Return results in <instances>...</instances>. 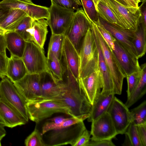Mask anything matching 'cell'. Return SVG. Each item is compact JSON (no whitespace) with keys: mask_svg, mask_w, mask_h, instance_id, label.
<instances>
[{"mask_svg":"<svg viewBox=\"0 0 146 146\" xmlns=\"http://www.w3.org/2000/svg\"><path fill=\"white\" fill-rule=\"evenodd\" d=\"M7 31L0 27V34L4 35Z\"/></svg>","mask_w":146,"mask_h":146,"instance_id":"50","label":"cell"},{"mask_svg":"<svg viewBox=\"0 0 146 146\" xmlns=\"http://www.w3.org/2000/svg\"><path fill=\"white\" fill-rule=\"evenodd\" d=\"M26 108L29 119L36 123L61 113L69 115L68 108L53 99H41L27 102Z\"/></svg>","mask_w":146,"mask_h":146,"instance_id":"3","label":"cell"},{"mask_svg":"<svg viewBox=\"0 0 146 146\" xmlns=\"http://www.w3.org/2000/svg\"><path fill=\"white\" fill-rule=\"evenodd\" d=\"M19 1H22L23 2H24L26 3H33L31 0H18Z\"/></svg>","mask_w":146,"mask_h":146,"instance_id":"52","label":"cell"},{"mask_svg":"<svg viewBox=\"0 0 146 146\" xmlns=\"http://www.w3.org/2000/svg\"><path fill=\"white\" fill-rule=\"evenodd\" d=\"M107 112L117 134H125L131 121L130 112L128 108L114 96Z\"/></svg>","mask_w":146,"mask_h":146,"instance_id":"11","label":"cell"},{"mask_svg":"<svg viewBox=\"0 0 146 146\" xmlns=\"http://www.w3.org/2000/svg\"><path fill=\"white\" fill-rule=\"evenodd\" d=\"M96 9L99 17L109 23L120 27L114 15L102 1L100 0Z\"/></svg>","mask_w":146,"mask_h":146,"instance_id":"30","label":"cell"},{"mask_svg":"<svg viewBox=\"0 0 146 146\" xmlns=\"http://www.w3.org/2000/svg\"><path fill=\"white\" fill-rule=\"evenodd\" d=\"M99 21L116 40L121 44L132 55L138 58L133 44L135 32L109 23L99 16Z\"/></svg>","mask_w":146,"mask_h":146,"instance_id":"15","label":"cell"},{"mask_svg":"<svg viewBox=\"0 0 146 146\" xmlns=\"http://www.w3.org/2000/svg\"><path fill=\"white\" fill-rule=\"evenodd\" d=\"M90 131L86 129L84 130L73 146H86L90 140Z\"/></svg>","mask_w":146,"mask_h":146,"instance_id":"40","label":"cell"},{"mask_svg":"<svg viewBox=\"0 0 146 146\" xmlns=\"http://www.w3.org/2000/svg\"><path fill=\"white\" fill-rule=\"evenodd\" d=\"M0 98L28 121L27 102L6 76L0 82Z\"/></svg>","mask_w":146,"mask_h":146,"instance_id":"9","label":"cell"},{"mask_svg":"<svg viewBox=\"0 0 146 146\" xmlns=\"http://www.w3.org/2000/svg\"><path fill=\"white\" fill-rule=\"evenodd\" d=\"M25 144L26 146H45L40 131L36 127L25 139Z\"/></svg>","mask_w":146,"mask_h":146,"instance_id":"37","label":"cell"},{"mask_svg":"<svg viewBox=\"0 0 146 146\" xmlns=\"http://www.w3.org/2000/svg\"><path fill=\"white\" fill-rule=\"evenodd\" d=\"M6 49L4 35L0 34V52L6 53Z\"/></svg>","mask_w":146,"mask_h":146,"instance_id":"45","label":"cell"},{"mask_svg":"<svg viewBox=\"0 0 146 146\" xmlns=\"http://www.w3.org/2000/svg\"><path fill=\"white\" fill-rule=\"evenodd\" d=\"M27 16L21 10L17 9H9L0 21V27L7 31H13L24 18Z\"/></svg>","mask_w":146,"mask_h":146,"instance_id":"25","label":"cell"},{"mask_svg":"<svg viewBox=\"0 0 146 146\" xmlns=\"http://www.w3.org/2000/svg\"><path fill=\"white\" fill-rule=\"evenodd\" d=\"M142 3L139 7L141 14L140 19L141 23L146 27V0H142Z\"/></svg>","mask_w":146,"mask_h":146,"instance_id":"44","label":"cell"},{"mask_svg":"<svg viewBox=\"0 0 146 146\" xmlns=\"http://www.w3.org/2000/svg\"><path fill=\"white\" fill-rule=\"evenodd\" d=\"M46 20L44 19L34 20L31 27L27 30L29 41H32L41 48L44 46L48 31Z\"/></svg>","mask_w":146,"mask_h":146,"instance_id":"21","label":"cell"},{"mask_svg":"<svg viewBox=\"0 0 146 146\" xmlns=\"http://www.w3.org/2000/svg\"><path fill=\"white\" fill-rule=\"evenodd\" d=\"M28 73L22 58L11 55L9 59L6 76L13 83L21 80Z\"/></svg>","mask_w":146,"mask_h":146,"instance_id":"24","label":"cell"},{"mask_svg":"<svg viewBox=\"0 0 146 146\" xmlns=\"http://www.w3.org/2000/svg\"><path fill=\"white\" fill-rule=\"evenodd\" d=\"M112 51L126 77L127 75L141 69L138 59L132 55L116 40Z\"/></svg>","mask_w":146,"mask_h":146,"instance_id":"16","label":"cell"},{"mask_svg":"<svg viewBox=\"0 0 146 146\" xmlns=\"http://www.w3.org/2000/svg\"><path fill=\"white\" fill-rule=\"evenodd\" d=\"M139 71L133 72L126 76L127 88L126 91L127 98L131 95L137 86L139 81L142 73V69Z\"/></svg>","mask_w":146,"mask_h":146,"instance_id":"38","label":"cell"},{"mask_svg":"<svg viewBox=\"0 0 146 146\" xmlns=\"http://www.w3.org/2000/svg\"><path fill=\"white\" fill-rule=\"evenodd\" d=\"M62 116H58L50 118H47L40 122V128L36 127L40 131L42 135L50 130L55 129L60 127L66 119Z\"/></svg>","mask_w":146,"mask_h":146,"instance_id":"31","label":"cell"},{"mask_svg":"<svg viewBox=\"0 0 146 146\" xmlns=\"http://www.w3.org/2000/svg\"><path fill=\"white\" fill-rule=\"evenodd\" d=\"M74 11L51 4L46 21L52 34L64 35L72 20Z\"/></svg>","mask_w":146,"mask_h":146,"instance_id":"10","label":"cell"},{"mask_svg":"<svg viewBox=\"0 0 146 146\" xmlns=\"http://www.w3.org/2000/svg\"><path fill=\"white\" fill-rule=\"evenodd\" d=\"M132 42L139 59L143 56L146 51V27L141 22L135 32Z\"/></svg>","mask_w":146,"mask_h":146,"instance_id":"27","label":"cell"},{"mask_svg":"<svg viewBox=\"0 0 146 146\" xmlns=\"http://www.w3.org/2000/svg\"><path fill=\"white\" fill-rule=\"evenodd\" d=\"M91 31L98 52V68L101 74L102 83V88L101 93H113V86L110 73L97 38L94 33Z\"/></svg>","mask_w":146,"mask_h":146,"instance_id":"19","label":"cell"},{"mask_svg":"<svg viewBox=\"0 0 146 146\" xmlns=\"http://www.w3.org/2000/svg\"><path fill=\"white\" fill-rule=\"evenodd\" d=\"M141 67L142 73L139 82L131 95L127 98L125 105L129 108L141 98L146 92V64L145 63Z\"/></svg>","mask_w":146,"mask_h":146,"instance_id":"26","label":"cell"},{"mask_svg":"<svg viewBox=\"0 0 146 146\" xmlns=\"http://www.w3.org/2000/svg\"><path fill=\"white\" fill-rule=\"evenodd\" d=\"M137 129L142 146H146V123L137 125Z\"/></svg>","mask_w":146,"mask_h":146,"instance_id":"43","label":"cell"},{"mask_svg":"<svg viewBox=\"0 0 146 146\" xmlns=\"http://www.w3.org/2000/svg\"><path fill=\"white\" fill-rule=\"evenodd\" d=\"M93 22L96 25L100 33L110 49L113 50L114 48V42L115 39L101 24L99 19L97 21Z\"/></svg>","mask_w":146,"mask_h":146,"instance_id":"36","label":"cell"},{"mask_svg":"<svg viewBox=\"0 0 146 146\" xmlns=\"http://www.w3.org/2000/svg\"><path fill=\"white\" fill-rule=\"evenodd\" d=\"M8 11L3 10L0 8V21L5 17Z\"/></svg>","mask_w":146,"mask_h":146,"instance_id":"48","label":"cell"},{"mask_svg":"<svg viewBox=\"0 0 146 146\" xmlns=\"http://www.w3.org/2000/svg\"><path fill=\"white\" fill-rule=\"evenodd\" d=\"M94 3L95 8L100 0H92Z\"/></svg>","mask_w":146,"mask_h":146,"instance_id":"51","label":"cell"},{"mask_svg":"<svg viewBox=\"0 0 146 146\" xmlns=\"http://www.w3.org/2000/svg\"><path fill=\"white\" fill-rule=\"evenodd\" d=\"M80 86L92 105L102 88V78L98 68L84 78H79Z\"/></svg>","mask_w":146,"mask_h":146,"instance_id":"14","label":"cell"},{"mask_svg":"<svg viewBox=\"0 0 146 146\" xmlns=\"http://www.w3.org/2000/svg\"><path fill=\"white\" fill-rule=\"evenodd\" d=\"M4 36L6 48L9 51L11 55L21 58L26 41L14 31H7Z\"/></svg>","mask_w":146,"mask_h":146,"instance_id":"23","label":"cell"},{"mask_svg":"<svg viewBox=\"0 0 146 146\" xmlns=\"http://www.w3.org/2000/svg\"><path fill=\"white\" fill-rule=\"evenodd\" d=\"M13 84L27 102L40 99V74L28 73L21 80Z\"/></svg>","mask_w":146,"mask_h":146,"instance_id":"12","label":"cell"},{"mask_svg":"<svg viewBox=\"0 0 146 146\" xmlns=\"http://www.w3.org/2000/svg\"><path fill=\"white\" fill-rule=\"evenodd\" d=\"M60 92L53 99L65 105L69 115L84 121L89 117L92 107L78 81L71 71L66 67L63 80L60 82Z\"/></svg>","mask_w":146,"mask_h":146,"instance_id":"1","label":"cell"},{"mask_svg":"<svg viewBox=\"0 0 146 146\" xmlns=\"http://www.w3.org/2000/svg\"><path fill=\"white\" fill-rule=\"evenodd\" d=\"M120 3L122 4L123 5L127 6L129 7L128 5L127 4V3L124 0H115Z\"/></svg>","mask_w":146,"mask_h":146,"instance_id":"49","label":"cell"},{"mask_svg":"<svg viewBox=\"0 0 146 146\" xmlns=\"http://www.w3.org/2000/svg\"><path fill=\"white\" fill-rule=\"evenodd\" d=\"M34 20L29 16H26L13 31L18 33L26 41H29V35L27 31L31 27Z\"/></svg>","mask_w":146,"mask_h":146,"instance_id":"33","label":"cell"},{"mask_svg":"<svg viewBox=\"0 0 146 146\" xmlns=\"http://www.w3.org/2000/svg\"><path fill=\"white\" fill-rule=\"evenodd\" d=\"M111 10L119 26L122 28L135 31L141 17L139 8L127 7L115 0H101Z\"/></svg>","mask_w":146,"mask_h":146,"instance_id":"6","label":"cell"},{"mask_svg":"<svg viewBox=\"0 0 146 146\" xmlns=\"http://www.w3.org/2000/svg\"><path fill=\"white\" fill-rule=\"evenodd\" d=\"M79 5H82V3L80 0H74Z\"/></svg>","mask_w":146,"mask_h":146,"instance_id":"53","label":"cell"},{"mask_svg":"<svg viewBox=\"0 0 146 146\" xmlns=\"http://www.w3.org/2000/svg\"><path fill=\"white\" fill-rule=\"evenodd\" d=\"M28 74H40L48 70L44 49L32 41H26L21 58Z\"/></svg>","mask_w":146,"mask_h":146,"instance_id":"8","label":"cell"},{"mask_svg":"<svg viewBox=\"0 0 146 146\" xmlns=\"http://www.w3.org/2000/svg\"><path fill=\"white\" fill-rule=\"evenodd\" d=\"M41 97L40 99H52L57 96L60 92V81L54 80L47 71L40 74Z\"/></svg>","mask_w":146,"mask_h":146,"instance_id":"20","label":"cell"},{"mask_svg":"<svg viewBox=\"0 0 146 146\" xmlns=\"http://www.w3.org/2000/svg\"><path fill=\"white\" fill-rule=\"evenodd\" d=\"M113 93H100L92 106L90 115L87 118L92 122L107 112L114 97Z\"/></svg>","mask_w":146,"mask_h":146,"instance_id":"22","label":"cell"},{"mask_svg":"<svg viewBox=\"0 0 146 146\" xmlns=\"http://www.w3.org/2000/svg\"><path fill=\"white\" fill-rule=\"evenodd\" d=\"M91 23V29L97 38L111 77L113 86V93L120 95L123 80L126 78V76L112 51L110 49L102 36L96 25L93 22Z\"/></svg>","mask_w":146,"mask_h":146,"instance_id":"4","label":"cell"},{"mask_svg":"<svg viewBox=\"0 0 146 146\" xmlns=\"http://www.w3.org/2000/svg\"><path fill=\"white\" fill-rule=\"evenodd\" d=\"M62 60L64 65L69 68L78 81L80 75L79 54L69 39L65 36L62 48Z\"/></svg>","mask_w":146,"mask_h":146,"instance_id":"17","label":"cell"},{"mask_svg":"<svg viewBox=\"0 0 146 146\" xmlns=\"http://www.w3.org/2000/svg\"><path fill=\"white\" fill-rule=\"evenodd\" d=\"M86 129L83 121L71 116L60 127L42 135L43 140L45 146H73Z\"/></svg>","mask_w":146,"mask_h":146,"instance_id":"2","label":"cell"},{"mask_svg":"<svg viewBox=\"0 0 146 146\" xmlns=\"http://www.w3.org/2000/svg\"><path fill=\"white\" fill-rule=\"evenodd\" d=\"M115 145L112 142V139L94 141L90 139L86 146H114Z\"/></svg>","mask_w":146,"mask_h":146,"instance_id":"42","label":"cell"},{"mask_svg":"<svg viewBox=\"0 0 146 146\" xmlns=\"http://www.w3.org/2000/svg\"><path fill=\"white\" fill-rule=\"evenodd\" d=\"M91 122V140L112 139L118 135L108 112Z\"/></svg>","mask_w":146,"mask_h":146,"instance_id":"13","label":"cell"},{"mask_svg":"<svg viewBox=\"0 0 146 146\" xmlns=\"http://www.w3.org/2000/svg\"><path fill=\"white\" fill-rule=\"evenodd\" d=\"M28 121L0 98V124L12 128L25 125Z\"/></svg>","mask_w":146,"mask_h":146,"instance_id":"18","label":"cell"},{"mask_svg":"<svg viewBox=\"0 0 146 146\" xmlns=\"http://www.w3.org/2000/svg\"><path fill=\"white\" fill-rule=\"evenodd\" d=\"M79 54V78H82L98 69V51L91 28L83 39Z\"/></svg>","mask_w":146,"mask_h":146,"instance_id":"5","label":"cell"},{"mask_svg":"<svg viewBox=\"0 0 146 146\" xmlns=\"http://www.w3.org/2000/svg\"><path fill=\"white\" fill-rule=\"evenodd\" d=\"M130 112L131 121L136 125L146 123V101L144 100Z\"/></svg>","mask_w":146,"mask_h":146,"instance_id":"32","label":"cell"},{"mask_svg":"<svg viewBox=\"0 0 146 146\" xmlns=\"http://www.w3.org/2000/svg\"><path fill=\"white\" fill-rule=\"evenodd\" d=\"M64 38L63 34H52L48 44L47 54H52L59 60H62Z\"/></svg>","mask_w":146,"mask_h":146,"instance_id":"29","label":"cell"},{"mask_svg":"<svg viewBox=\"0 0 146 146\" xmlns=\"http://www.w3.org/2000/svg\"><path fill=\"white\" fill-rule=\"evenodd\" d=\"M9 59L6 53L0 52V77L1 78L6 76Z\"/></svg>","mask_w":146,"mask_h":146,"instance_id":"41","label":"cell"},{"mask_svg":"<svg viewBox=\"0 0 146 146\" xmlns=\"http://www.w3.org/2000/svg\"><path fill=\"white\" fill-rule=\"evenodd\" d=\"M135 3L137 5H138V4L141 1V0H133Z\"/></svg>","mask_w":146,"mask_h":146,"instance_id":"54","label":"cell"},{"mask_svg":"<svg viewBox=\"0 0 146 146\" xmlns=\"http://www.w3.org/2000/svg\"><path fill=\"white\" fill-rule=\"evenodd\" d=\"M83 10L91 22H95L99 19L94 3L92 0H80Z\"/></svg>","mask_w":146,"mask_h":146,"instance_id":"35","label":"cell"},{"mask_svg":"<svg viewBox=\"0 0 146 146\" xmlns=\"http://www.w3.org/2000/svg\"><path fill=\"white\" fill-rule=\"evenodd\" d=\"M128 5L129 7L139 8L138 5L136 4L133 0H124Z\"/></svg>","mask_w":146,"mask_h":146,"instance_id":"47","label":"cell"},{"mask_svg":"<svg viewBox=\"0 0 146 146\" xmlns=\"http://www.w3.org/2000/svg\"><path fill=\"white\" fill-rule=\"evenodd\" d=\"M51 4L64 8L77 10L78 5L74 0H50Z\"/></svg>","mask_w":146,"mask_h":146,"instance_id":"39","label":"cell"},{"mask_svg":"<svg viewBox=\"0 0 146 146\" xmlns=\"http://www.w3.org/2000/svg\"><path fill=\"white\" fill-rule=\"evenodd\" d=\"M125 134L128 138L131 146H142L138 132L137 125L131 122Z\"/></svg>","mask_w":146,"mask_h":146,"instance_id":"34","label":"cell"},{"mask_svg":"<svg viewBox=\"0 0 146 146\" xmlns=\"http://www.w3.org/2000/svg\"><path fill=\"white\" fill-rule=\"evenodd\" d=\"M92 23L81 7L75 12L72 20L64 35L66 36L79 53L83 39Z\"/></svg>","mask_w":146,"mask_h":146,"instance_id":"7","label":"cell"},{"mask_svg":"<svg viewBox=\"0 0 146 146\" xmlns=\"http://www.w3.org/2000/svg\"><path fill=\"white\" fill-rule=\"evenodd\" d=\"M6 134V131L4 127L0 124V146H1V141L5 136Z\"/></svg>","mask_w":146,"mask_h":146,"instance_id":"46","label":"cell"},{"mask_svg":"<svg viewBox=\"0 0 146 146\" xmlns=\"http://www.w3.org/2000/svg\"><path fill=\"white\" fill-rule=\"evenodd\" d=\"M47 62L48 71L52 76L58 81L63 80L66 67L60 60L53 54H48Z\"/></svg>","mask_w":146,"mask_h":146,"instance_id":"28","label":"cell"}]
</instances>
